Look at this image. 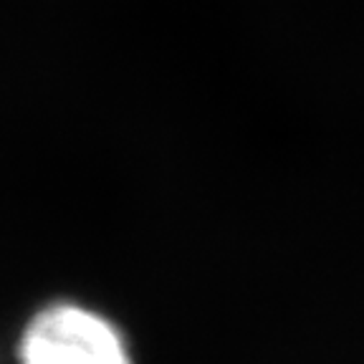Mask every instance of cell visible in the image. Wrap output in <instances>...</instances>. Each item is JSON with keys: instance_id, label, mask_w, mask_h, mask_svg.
<instances>
[{"instance_id": "6da1fadb", "label": "cell", "mask_w": 364, "mask_h": 364, "mask_svg": "<svg viewBox=\"0 0 364 364\" xmlns=\"http://www.w3.org/2000/svg\"><path fill=\"white\" fill-rule=\"evenodd\" d=\"M23 364H134L117 326L76 304L38 311L21 339Z\"/></svg>"}]
</instances>
